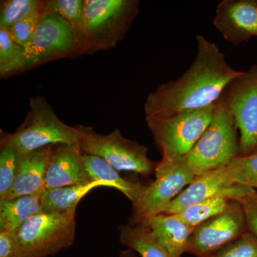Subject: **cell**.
I'll return each mask as SVG.
<instances>
[{"mask_svg": "<svg viewBox=\"0 0 257 257\" xmlns=\"http://www.w3.org/2000/svg\"><path fill=\"white\" fill-rule=\"evenodd\" d=\"M197 55L189 68L179 78L160 84L147 96L146 120L169 117L214 104L229 83L242 72L227 63L216 44L202 35L197 36Z\"/></svg>", "mask_w": 257, "mask_h": 257, "instance_id": "6da1fadb", "label": "cell"}, {"mask_svg": "<svg viewBox=\"0 0 257 257\" xmlns=\"http://www.w3.org/2000/svg\"><path fill=\"white\" fill-rule=\"evenodd\" d=\"M138 0H84L78 30L84 55L109 50L124 40L140 12Z\"/></svg>", "mask_w": 257, "mask_h": 257, "instance_id": "7a4b0ae2", "label": "cell"}, {"mask_svg": "<svg viewBox=\"0 0 257 257\" xmlns=\"http://www.w3.org/2000/svg\"><path fill=\"white\" fill-rule=\"evenodd\" d=\"M84 126H72L58 117L45 96L30 99L25 121L13 133L1 131L0 146L13 147L20 153L59 145H79Z\"/></svg>", "mask_w": 257, "mask_h": 257, "instance_id": "3957f363", "label": "cell"}, {"mask_svg": "<svg viewBox=\"0 0 257 257\" xmlns=\"http://www.w3.org/2000/svg\"><path fill=\"white\" fill-rule=\"evenodd\" d=\"M236 121L222 97L216 103L211 124L188 154L184 156L196 177L229 165L239 155Z\"/></svg>", "mask_w": 257, "mask_h": 257, "instance_id": "277c9868", "label": "cell"}, {"mask_svg": "<svg viewBox=\"0 0 257 257\" xmlns=\"http://www.w3.org/2000/svg\"><path fill=\"white\" fill-rule=\"evenodd\" d=\"M162 160L155 169V179L145 187L137 202L133 204V212L128 224L145 225L165 208L184 190L196 176L189 170L184 156L167 149L160 150Z\"/></svg>", "mask_w": 257, "mask_h": 257, "instance_id": "5b68a950", "label": "cell"}, {"mask_svg": "<svg viewBox=\"0 0 257 257\" xmlns=\"http://www.w3.org/2000/svg\"><path fill=\"white\" fill-rule=\"evenodd\" d=\"M76 211L41 212L15 234L24 257H50L72 246L76 237Z\"/></svg>", "mask_w": 257, "mask_h": 257, "instance_id": "8992f818", "label": "cell"}, {"mask_svg": "<svg viewBox=\"0 0 257 257\" xmlns=\"http://www.w3.org/2000/svg\"><path fill=\"white\" fill-rule=\"evenodd\" d=\"M84 135L79 144L83 153L104 159L116 170L131 172L143 176L155 173L158 162L148 157V147L130 140L119 130L106 135L84 126Z\"/></svg>", "mask_w": 257, "mask_h": 257, "instance_id": "52a82bcc", "label": "cell"}, {"mask_svg": "<svg viewBox=\"0 0 257 257\" xmlns=\"http://www.w3.org/2000/svg\"><path fill=\"white\" fill-rule=\"evenodd\" d=\"M24 48L31 67L84 55L78 31L60 15L45 10L33 37Z\"/></svg>", "mask_w": 257, "mask_h": 257, "instance_id": "ba28073f", "label": "cell"}, {"mask_svg": "<svg viewBox=\"0 0 257 257\" xmlns=\"http://www.w3.org/2000/svg\"><path fill=\"white\" fill-rule=\"evenodd\" d=\"M216 103L169 117L147 119V126L160 150L167 149L180 156H185L211 124Z\"/></svg>", "mask_w": 257, "mask_h": 257, "instance_id": "9c48e42d", "label": "cell"}, {"mask_svg": "<svg viewBox=\"0 0 257 257\" xmlns=\"http://www.w3.org/2000/svg\"><path fill=\"white\" fill-rule=\"evenodd\" d=\"M221 97L239 131V155L257 150V64L233 79Z\"/></svg>", "mask_w": 257, "mask_h": 257, "instance_id": "30bf717a", "label": "cell"}, {"mask_svg": "<svg viewBox=\"0 0 257 257\" xmlns=\"http://www.w3.org/2000/svg\"><path fill=\"white\" fill-rule=\"evenodd\" d=\"M248 231L242 207L231 202L223 212L199 225L189 238L187 252L207 257Z\"/></svg>", "mask_w": 257, "mask_h": 257, "instance_id": "8fae6325", "label": "cell"}, {"mask_svg": "<svg viewBox=\"0 0 257 257\" xmlns=\"http://www.w3.org/2000/svg\"><path fill=\"white\" fill-rule=\"evenodd\" d=\"M213 23L224 40L235 46L257 37V0H223Z\"/></svg>", "mask_w": 257, "mask_h": 257, "instance_id": "7c38bea8", "label": "cell"}, {"mask_svg": "<svg viewBox=\"0 0 257 257\" xmlns=\"http://www.w3.org/2000/svg\"><path fill=\"white\" fill-rule=\"evenodd\" d=\"M92 182L94 181L88 175L84 153L79 145H59L52 147L45 177V189Z\"/></svg>", "mask_w": 257, "mask_h": 257, "instance_id": "4fadbf2b", "label": "cell"}, {"mask_svg": "<svg viewBox=\"0 0 257 257\" xmlns=\"http://www.w3.org/2000/svg\"><path fill=\"white\" fill-rule=\"evenodd\" d=\"M233 183L226 167L198 176L165 208L162 214H175L218 194L231 192Z\"/></svg>", "mask_w": 257, "mask_h": 257, "instance_id": "5bb4252c", "label": "cell"}, {"mask_svg": "<svg viewBox=\"0 0 257 257\" xmlns=\"http://www.w3.org/2000/svg\"><path fill=\"white\" fill-rule=\"evenodd\" d=\"M52 147L50 146L21 153L18 175L11 191L5 199L43 194L46 190L45 177Z\"/></svg>", "mask_w": 257, "mask_h": 257, "instance_id": "9a60e30c", "label": "cell"}, {"mask_svg": "<svg viewBox=\"0 0 257 257\" xmlns=\"http://www.w3.org/2000/svg\"><path fill=\"white\" fill-rule=\"evenodd\" d=\"M147 226L172 257H182L187 252L189 238L195 230L173 214H157L149 220Z\"/></svg>", "mask_w": 257, "mask_h": 257, "instance_id": "2e32d148", "label": "cell"}, {"mask_svg": "<svg viewBox=\"0 0 257 257\" xmlns=\"http://www.w3.org/2000/svg\"><path fill=\"white\" fill-rule=\"evenodd\" d=\"M254 189L237 184L231 192L218 194L197 204H192L184 210L173 214L184 224L196 229L199 226L223 212L231 202H239Z\"/></svg>", "mask_w": 257, "mask_h": 257, "instance_id": "e0dca14e", "label": "cell"}, {"mask_svg": "<svg viewBox=\"0 0 257 257\" xmlns=\"http://www.w3.org/2000/svg\"><path fill=\"white\" fill-rule=\"evenodd\" d=\"M84 165L91 180L107 184L111 188L118 189L131 201L137 202L146 186L125 179L119 171L104 159L84 154Z\"/></svg>", "mask_w": 257, "mask_h": 257, "instance_id": "ac0fdd59", "label": "cell"}, {"mask_svg": "<svg viewBox=\"0 0 257 257\" xmlns=\"http://www.w3.org/2000/svg\"><path fill=\"white\" fill-rule=\"evenodd\" d=\"M42 196L0 201V231L15 234L27 221L42 212Z\"/></svg>", "mask_w": 257, "mask_h": 257, "instance_id": "d6986e66", "label": "cell"}, {"mask_svg": "<svg viewBox=\"0 0 257 257\" xmlns=\"http://www.w3.org/2000/svg\"><path fill=\"white\" fill-rule=\"evenodd\" d=\"M109 187L102 182L46 189L41 197L42 212L67 213L77 211L79 202L92 189L98 187Z\"/></svg>", "mask_w": 257, "mask_h": 257, "instance_id": "ffe728a7", "label": "cell"}, {"mask_svg": "<svg viewBox=\"0 0 257 257\" xmlns=\"http://www.w3.org/2000/svg\"><path fill=\"white\" fill-rule=\"evenodd\" d=\"M119 231L120 243L141 257H172L159 243L149 226L128 223L121 225Z\"/></svg>", "mask_w": 257, "mask_h": 257, "instance_id": "44dd1931", "label": "cell"}, {"mask_svg": "<svg viewBox=\"0 0 257 257\" xmlns=\"http://www.w3.org/2000/svg\"><path fill=\"white\" fill-rule=\"evenodd\" d=\"M25 48L12 38L9 30L0 28V76L9 77L30 68Z\"/></svg>", "mask_w": 257, "mask_h": 257, "instance_id": "7402d4cb", "label": "cell"}, {"mask_svg": "<svg viewBox=\"0 0 257 257\" xmlns=\"http://www.w3.org/2000/svg\"><path fill=\"white\" fill-rule=\"evenodd\" d=\"M42 0H5L1 2L0 28L10 29L45 6Z\"/></svg>", "mask_w": 257, "mask_h": 257, "instance_id": "603a6c76", "label": "cell"}, {"mask_svg": "<svg viewBox=\"0 0 257 257\" xmlns=\"http://www.w3.org/2000/svg\"><path fill=\"white\" fill-rule=\"evenodd\" d=\"M234 184L257 190V150L247 156H238L226 166Z\"/></svg>", "mask_w": 257, "mask_h": 257, "instance_id": "cb8c5ba5", "label": "cell"}, {"mask_svg": "<svg viewBox=\"0 0 257 257\" xmlns=\"http://www.w3.org/2000/svg\"><path fill=\"white\" fill-rule=\"evenodd\" d=\"M21 153L13 147L0 146V201L8 197L20 167Z\"/></svg>", "mask_w": 257, "mask_h": 257, "instance_id": "d4e9b609", "label": "cell"}, {"mask_svg": "<svg viewBox=\"0 0 257 257\" xmlns=\"http://www.w3.org/2000/svg\"><path fill=\"white\" fill-rule=\"evenodd\" d=\"M84 7V0H47L45 10L60 15L78 31Z\"/></svg>", "mask_w": 257, "mask_h": 257, "instance_id": "484cf974", "label": "cell"}, {"mask_svg": "<svg viewBox=\"0 0 257 257\" xmlns=\"http://www.w3.org/2000/svg\"><path fill=\"white\" fill-rule=\"evenodd\" d=\"M207 257H257V238L246 231L237 239Z\"/></svg>", "mask_w": 257, "mask_h": 257, "instance_id": "4316f807", "label": "cell"}, {"mask_svg": "<svg viewBox=\"0 0 257 257\" xmlns=\"http://www.w3.org/2000/svg\"><path fill=\"white\" fill-rule=\"evenodd\" d=\"M45 12V6L30 17L12 26L9 30L12 38L21 46L25 47L31 40Z\"/></svg>", "mask_w": 257, "mask_h": 257, "instance_id": "83f0119b", "label": "cell"}, {"mask_svg": "<svg viewBox=\"0 0 257 257\" xmlns=\"http://www.w3.org/2000/svg\"><path fill=\"white\" fill-rule=\"evenodd\" d=\"M238 202L242 207L248 231L257 238V190L254 189Z\"/></svg>", "mask_w": 257, "mask_h": 257, "instance_id": "f1b7e54d", "label": "cell"}, {"mask_svg": "<svg viewBox=\"0 0 257 257\" xmlns=\"http://www.w3.org/2000/svg\"><path fill=\"white\" fill-rule=\"evenodd\" d=\"M0 257H24L15 234L0 231Z\"/></svg>", "mask_w": 257, "mask_h": 257, "instance_id": "f546056e", "label": "cell"}, {"mask_svg": "<svg viewBox=\"0 0 257 257\" xmlns=\"http://www.w3.org/2000/svg\"><path fill=\"white\" fill-rule=\"evenodd\" d=\"M119 257H138L135 254V251H132L131 249L123 250L119 252Z\"/></svg>", "mask_w": 257, "mask_h": 257, "instance_id": "4dcf8cb0", "label": "cell"}]
</instances>
